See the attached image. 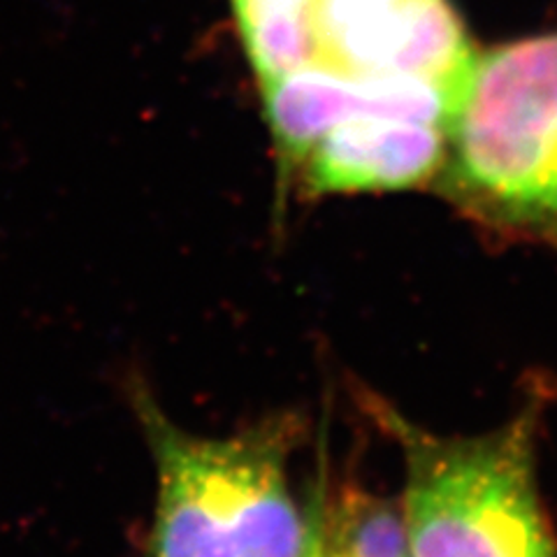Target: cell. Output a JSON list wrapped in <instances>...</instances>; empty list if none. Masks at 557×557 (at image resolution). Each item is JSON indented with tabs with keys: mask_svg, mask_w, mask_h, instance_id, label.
I'll list each match as a JSON object with an SVG mask.
<instances>
[{
	"mask_svg": "<svg viewBox=\"0 0 557 557\" xmlns=\"http://www.w3.org/2000/svg\"><path fill=\"white\" fill-rule=\"evenodd\" d=\"M233 12L260 84L319 59L313 0H233Z\"/></svg>",
	"mask_w": 557,
	"mask_h": 557,
	"instance_id": "cell-8",
	"label": "cell"
},
{
	"mask_svg": "<svg viewBox=\"0 0 557 557\" xmlns=\"http://www.w3.org/2000/svg\"><path fill=\"white\" fill-rule=\"evenodd\" d=\"M446 126L399 114H360L325 133L295 177L307 198L407 190L437 182Z\"/></svg>",
	"mask_w": 557,
	"mask_h": 557,
	"instance_id": "cell-6",
	"label": "cell"
},
{
	"mask_svg": "<svg viewBox=\"0 0 557 557\" xmlns=\"http://www.w3.org/2000/svg\"><path fill=\"white\" fill-rule=\"evenodd\" d=\"M327 460H325V448H321L319 458V472L317 479L309 485V495L305 502L307 511V544L302 557H323V499H325V487H327Z\"/></svg>",
	"mask_w": 557,
	"mask_h": 557,
	"instance_id": "cell-9",
	"label": "cell"
},
{
	"mask_svg": "<svg viewBox=\"0 0 557 557\" xmlns=\"http://www.w3.org/2000/svg\"><path fill=\"white\" fill-rule=\"evenodd\" d=\"M323 557H411L403 507L358 481H342L323 499Z\"/></svg>",
	"mask_w": 557,
	"mask_h": 557,
	"instance_id": "cell-7",
	"label": "cell"
},
{
	"mask_svg": "<svg viewBox=\"0 0 557 557\" xmlns=\"http://www.w3.org/2000/svg\"><path fill=\"white\" fill-rule=\"evenodd\" d=\"M131 397L156 467L139 557H302L307 511L288 476L300 416L276 413L225 437H200L172 423L143 383Z\"/></svg>",
	"mask_w": 557,
	"mask_h": 557,
	"instance_id": "cell-1",
	"label": "cell"
},
{
	"mask_svg": "<svg viewBox=\"0 0 557 557\" xmlns=\"http://www.w3.org/2000/svg\"><path fill=\"white\" fill-rule=\"evenodd\" d=\"M434 186L483 228L557 249V30L474 51Z\"/></svg>",
	"mask_w": 557,
	"mask_h": 557,
	"instance_id": "cell-2",
	"label": "cell"
},
{
	"mask_svg": "<svg viewBox=\"0 0 557 557\" xmlns=\"http://www.w3.org/2000/svg\"><path fill=\"white\" fill-rule=\"evenodd\" d=\"M321 63L356 75H411L453 86L474 57L450 0H313Z\"/></svg>",
	"mask_w": 557,
	"mask_h": 557,
	"instance_id": "cell-4",
	"label": "cell"
},
{
	"mask_svg": "<svg viewBox=\"0 0 557 557\" xmlns=\"http://www.w3.org/2000/svg\"><path fill=\"white\" fill-rule=\"evenodd\" d=\"M362 407L403 450L411 557H557L536 483L539 405L469 437L423 430L372 393Z\"/></svg>",
	"mask_w": 557,
	"mask_h": 557,
	"instance_id": "cell-3",
	"label": "cell"
},
{
	"mask_svg": "<svg viewBox=\"0 0 557 557\" xmlns=\"http://www.w3.org/2000/svg\"><path fill=\"white\" fill-rule=\"evenodd\" d=\"M453 86L411 75H356L321 61L263 82V116L288 186L319 139L360 114H399L446 126Z\"/></svg>",
	"mask_w": 557,
	"mask_h": 557,
	"instance_id": "cell-5",
	"label": "cell"
}]
</instances>
